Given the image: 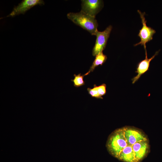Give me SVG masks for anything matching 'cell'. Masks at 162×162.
<instances>
[{
    "instance_id": "1",
    "label": "cell",
    "mask_w": 162,
    "mask_h": 162,
    "mask_svg": "<svg viewBox=\"0 0 162 162\" xmlns=\"http://www.w3.org/2000/svg\"><path fill=\"white\" fill-rule=\"evenodd\" d=\"M67 16L74 23L87 31L91 35H95L98 26L95 17L81 11L77 13H69L67 14Z\"/></svg>"
},
{
    "instance_id": "2",
    "label": "cell",
    "mask_w": 162,
    "mask_h": 162,
    "mask_svg": "<svg viewBox=\"0 0 162 162\" xmlns=\"http://www.w3.org/2000/svg\"><path fill=\"white\" fill-rule=\"evenodd\" d=\"M127 145L123 128L116 129L109 136L106 144L109 153L117 158L121 152Z\"/></svg>"
},
{
    "instance_id": "3",
    "label": "cell",
    "mask_w": 162,
    "mask_h": 162,
    "mask_svg": "<svg viewBox=\"0 0 162 162\" xmlns=\"http://www.w3.org/2000/svg\"><path fill=\"white\" fill-rule=\"evenodd\" d=\"M137 12L140 14L142 26L141 29L140 30L138 34V36L140 38V41L135 44L134 46H136L140 44L143 46L145 50L146 51V44L152 39L153 36L156 32L152 28L147 26V20L145 17V13L142 12L139 10H137Z\"/></svg>"
},
{
    "instance_id": "4",
    "label": "cell",
    "mask_w": 162,
    "mask_h": 162,
    "mask_svg": "<svg viewBox=\"0 0 162 162\" xmlns=\"http://www.w3.org/2000/svg\"><path fill=\"white\" fill-rule=\"evenodd\" d=\"M112 29V26L110 25L103 32H99L98 30L96 31L95 34L96 39L92 49V56H95L100 53L103 52L106 47Z\"/></svg>"
},
{
    "instance_id": "5",
    "label": "cell",
    "mask_w": 162,
    "mask_h": 162,
    "mask_svg": "<svg viewBox=\"0 0 162 162\" xmlns=\"http://www.w3.org/2000/svg\"><path fill=\"white\" fill-rule=\"evenodd\" d=\"M45 2L42 0H24L14 7L12 11L6 17H13L24 14L28 10L36 5H42Z\"/></svg>"
},
{
    "instance_id": "6",
    "label": "cell",
    "mask_w": 162,
    "mask_h": 162,
    "mask_svg": "<svg viewBox=\"0 0 162 162\" xmlns=\"http://www.w3.org/2000/svg\"><path fill=\"white\" fill-rule=\"evenodd\" d=\"M81 2V11L94 17L104 6L103 1L100 0H82Z\"/></svg>"
},
{
    "instance_id": "7",
    "label": "cell",
    "mask_w": 162,
    "mask_h": 162,
    "mask_svg": "<svg viewBox=\"0 0 162 162\" xmlns=\"http://www.w3.org/2000/svg\"><path fill=\"white\" fill-rule=\"evenodd\" d=\"M125 137L128 144L133 145L136 143L142 141L148 140V139L141 131L130 128H123Z\"/></svg>"
},
{
    "instance_id": "8",
    "label": "cell",
    "mask_w": 162,
    "mask_h": 162,
    "mask_svg": "<svg viewBox=\"0 0 162 162\" xmlns=\"http://www.w3.org/2000/svg\"><path fill=\"white\" fill-rule=\"evenodd\" d=\"M158 52L159 51H157L153 56L148 58L147 57V50L145 51V58L138 64L135 71L137 75L131 79L132 84L135 83L142 75L149 70L151 61L158 54Z\"/></svg>"
},
{
    "instance_id": "9",
    "label": "cell",
    "mask_w": 162,
    "mask_h": 162,
    "mask_svg": "<svg viewBox=\"0 0 162 162\" xmlns=\"http://www.w3.org/2000/svg\"><path fill=\"white\" fill-rule=\"evenodd\" d=\"M148 140L141 141L133 145V149L137 162H141L146 156L149 151Z\"/></svg>"
},
{
    "instance_id": "10",
    "label": "cell",
    "mask_w": 162,
    "mask_h": 162,
    "mask_svg": "<svg viewBox=\"0 0 162 162\" xmlns=\"http://www.w3.org/2000/svg\"><path fill=\"white\" fill-rule=\"evenodd\" d=\"M133 146V145L128 144L121 152L117 158L124 162H137Z\"/></svg>"
},
{
    "instance_id": "11",
    "label": "cell",
    "mask_w": 162,
    "mask_h": 162,
    "mask_svg": "<svg viewBox=\"0 0 162 162\" xmlns=\"http://www.w3.org/2000/svg\"><path fill=\"white\" fill-rule=\"evenodd\" d=\"M107 59L106 55L103 54V52H101L95 56L92 65L90 67L89 70L84 75H87L93 72L95 68L99 65H102L106 62Z\"/></svg>"
},
{
    "instance_id": "12",
    "label": "cell",
    "mask_w": 162,
    "mask_h": 162,
    "mask_svg": "<svg viewBox=\"0 0 162 162\" xmlns=\"http://www.w3.org/2000/svg\"><path fill=\"white\" fill-rule=\"evenodd\" d=\"M74 78L73 80H72L71 81L74 83V86L76 87H79L83 86L85 83L83 80L84 75H81L80 73L76 75H74Z\"/></svg>"
},
{
    "instance_id": "13",
    "label": "cell",
    "mask_w": 162,
    "mask_h": 162,
    "mask_svg": "<svg viewBox=\"0 0 162 162\" xmlns=\"http://www.w3.org/2000/svg\"><path fill=\"white\" fill-rule=\"evenodd\" d=\"M96 85L94 84V87L92 88H88L87 89V90L88 94L92 97L94 98L97 99H103L102 97L100 96L96 88Z\"/></svg>"
},
{
    "instance_id": "14",
    "label": "cell",
    "mask_w": 162,
    "mask_h": 162,
    "mask_svg": "<svg viewBox=\"0 0 162 162\" xmlns=\"http://www.w3.org/2000/svg\"><path fill=\"white\" fill-rule=\"evenodd\" d=\"M106 85L103 83L96 87L99 95L101 97L106 94Z\"/></svg>"
}]
</instances>
